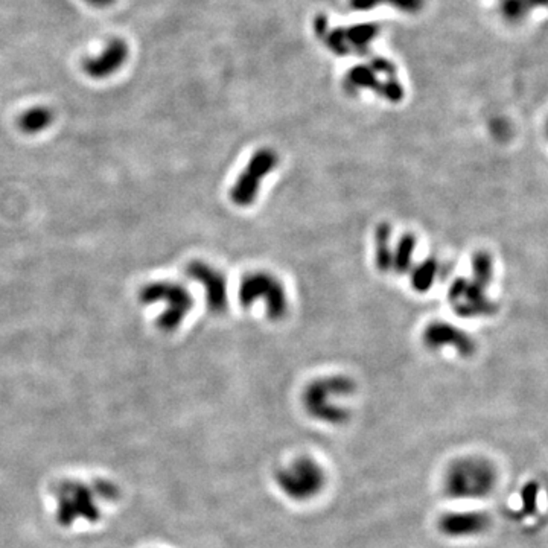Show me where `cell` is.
Masks as SVG:
<instances>
[{"label":"cell","mask_w":548,"mask_h":548,"mask_svg":"<svg viewBox=\"0 0 548 548\" xmlns=\"http://www.w3.org/2000/svg\"><path fill=\"white\" fill-rule=\"evenodd\" d=\"M392 229L385 222L379 224L375 232V262L381 272H390L393 250L390 245Z\"/></svg>","instance_id":"13"},{"label":"cell","mask_w":548,"mask_h":548,"mask_svg":"<svg viewBox=\"0 0 548 548\" xmlns=\"http://www.w3.org/2000/svg\"><path fill=\"white\" fill-rule=\"evenodd\" d=\"M277 163L279 158L273 149L262 148L253 154L247 166L238 176L233 188L230 189V200L241 208L250 206L258 198L262 180L276 168Z\"/></svg>","instance_id":"6"},{"label":"cell","mask_w":548,"mask_h":548,"mask_svg":"<svg viewBox=\"0 0 548 548\" xmlns=\"http://www.w3.org/2000/svg\"><path fill=\"white\" fill-rule=\"evenodd\" d=\"M139 299L144 305H157L160 301L166 304L163 313L157 319V326L163 332L176 331L194 306L189 291L183 285L168 281L145 285L139 292Z\"/></svg>","instance_id":"4"},{"label":"cell","mask_w":548,"mask_h":548,"mask_svg":"<svg viewBox=\"0 0 548 548\" xmlns=\"http://www.w3.org/2000/svg\"><path fill=\"white\" fill-rule=\"evenodd\" d=\"M492 276H494V262L490 255L486 251H476L472 258V279L484 287H489Z\"/></svg>","instance_id":"16"},{"label":"cell","mask_w":548,"mask_h":548,"mask_svg":"<svg viewBox=\"0 0 548 548\" xmlns=\"http://www.w3.org/2000/svg\"><path fill=\"white\" fill-rule=\"evenodd\" d=\"M53 117L55 115L49 107L37 106L23 111L17 119V125L22 133L33 136V134H38L49 128L53 122Z\"/></svg>","instance_id":"12"},{"label":"cell","mask_w":548,"mask_h":548,"mask_svg":"<svg viewBox=\"0 0 548 548\" xmlns=\"http://www.w3.org/2000/svg\"><path fill=\"white\" fill-rule=\"evenodd\" d=\"M186 274L204 288L206 301L213 313H222L227 308V283L221 272L204 262L195 260L186 267Z\"/></svg>","instance_id":"9"},{"label":"cell","mask_w":548,"mask_h":548,"mask_svg":"<svg viewBox=\"0 0 548 548\" xmlns=\"http://www.w3.org/2000/svg\"><path fill=\"white\" fill-rule=\"evenodd\" d=\"M411 285L419 292H424L433 287L435 277L439 274V264L434 259L424 260L422 264L411 267Z\"/></svg>","instance_id":"15"},{"label":"cell","mask_w":548,"mask_h":548,"mask_svg":"<svg viewBox=\"0 0 548 548\" xmlns=\"http://www.w3.org/2000/svg\"><path fill=\"white\" fill-rule=\"evenodd\" d=\"M498 481L495 466L483 457H462L443 475V494L454 501H481L494 492Z\"/></svg>","instance_id":"2"},{"label":"cell","mask_w":548,"mask_h":548,"mask_svg":"<svg viewBox=\"0 0 548 548\" xmlns=\"http://www.w3.org/2000/svg\"><path fill=\"white\" fill-rule=\"evenodd\" d=\"M492 526V518L488 512L466 509V510H451L443 513L438 527L439 531L454 541L462 539H474L486 533Z\"/></svg>","instance_id":"8"},{"label":"cell","mask_w":548,"mask_h":548,"mask_svg":"<svg viewBox=\"0 0 548 548\" xmlns=\"http://www.w3.org/2000/svg\"><path fill=\"white\" fill-rule=\"evenodd\" d=\"M128 44L124 40L115 38L99 53L84 60L83 67L87 76L93 79H106L121 70L128 60Z\"/></svg>","instance_id":"10"},{"label":"cell","mask_w":548,"mask_h":548,"mask_svg":"<svg viewBox=\"0 0 548 548\" xmlns=\"http://www.w3.org/2000/svg\"><path fill=\"white\" fill-rule=\"evenodd\" d=\"M416 238L407 233L404 235L396 249L393 250V259H392V269H396L398 273H405L411 269L413 265V255L416 251Z\"/></svg>","instance_id":"14"},{"label":"cell","mask_w":548,"mask_h":548,"mask_svg":"<svg viewBox=\"0 0 548 548\" xmlns=\"http://www.w3.org/2000/svg\"><path fill=\"white\" fill-rule=\"evenodd\" d=\"M486 288L474 279H457L451 285L448 299L451 306L466 319L486 317L497 311V305L488 296Z\"/></svg>","instance_id":"7"},{"label":"cell","mask_w":548,"mask_h":548,"mask_svg":"<svg viewBox=\"0 0 548 548\" xmlns=\"http://www.w3.org/2000/svg\"><path fill=\"white\" fill-rule=\"evenodd\" d=\"M355 393V383L349 376H324L308 384L301 395L304 410L315 422L328 426L344 425L351 419L346 399Z\"/></svg>","instance_id":"1"},{"label":"cell","mask_w":548,"mask_h":548,"mask_svg":"<svg viewBox=\"0 0 548 548\" xmlns=\"http://www.w3.org/2000/svg\"><path fill=\"white\" fill-rule=\"evenodd\" d=\"M273 481L279 494L288 501L306 504L322 495L326 488V471L309 456H299L277 467Z\"/></svg>","instance_id":"3"},{"label":"cell","mask_w":548,"mask_h":548,"mask_svg":"<svg viewBox=\"0 0 548 548\" xmlns=\"http://www.w3.org/2000/svg\"><path fill=\"white\" fill-rule=\"evenodd\" d=\"M83 2L93 8H107L110 5H113L116 0H83Z\"/></svg>","instance_id":"17"},{"label":"cell","mask_w":548,"mask_h":548,"mask_svg":"<svg viewBox=\"0 0 548 548\" xmlns=\"http://www.w3.org/2000/svg\"><path fill=\"white\" fill-rule=\"evenodd\" d=\"M422 340L430 349L454 347L463 356H471L475 352L474 340L465 331L445 322H434L424 331Z\"/></svg>","instance_id":"11"},{"label":"cell","mask_w":548,"mask_h":548,"mask_svg":"<svg viewBox=\"0 0 548 548\" xmlns=\"http://www.w3.org/2000/svg\"><path fill=\"white\" fill-rule=\"evenodd\" d=\"M240 301L244 308H250L255 301L264 300L265 311L272 320H281L287 314L288 300L282 282L264 272L250 273L240 285Z\"/></svg>","instance_id":"5"}]
</instances>
